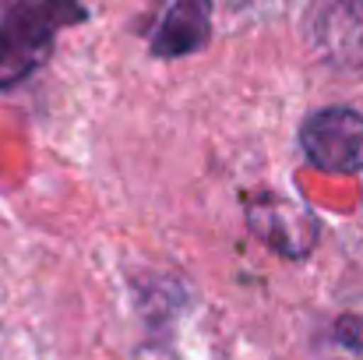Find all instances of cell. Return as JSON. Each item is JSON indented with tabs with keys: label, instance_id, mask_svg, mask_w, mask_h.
<instances>
[{
	"label": "cell",
	"instance_id": "6da1fadb",
	"mask_svg": "<svg viewBox=\"0 0 363 360\" xmlns=\"http://www.w3.org/2000/svg\"><path fill=\"white\" fill-rule=\"evenodd\" d=\"M64 11H82L74 0H28L14 4L0 14V89L18 85L25 75H32L53 50V36L67 18L82 14H64Z\"/></svg>",
	"mask_w": 363,
	"mask_h": 360
},
{
	"label": "cell",
	"instance_id": "7a4b0ae2",
	"mask_svg": "<svg viewBox=\"0 0 363 360\" xmlns=\"http://www.w3.org/2000/svg\"><path fill=\"white\" fill-rule=\"evenodd\" d=\"M300 145L318 170L353 177L363 170V117L350 107L318 110L303 120Z\"/></svg>",
	"mask_w": 363,
	"mask_h": 360
},
{
	"label": "cell",
	"instance_id": "3957f363",
	"mask_svg": "<svg viewBox=\"0 0 363 360\" xmlns=\"http://www.w3.org/2000/svg\"><path fill=\"white\" fill-rule=\"evenodd\" d=\"M250 230L268 247H275L279 254L303 258L318 240V219L293 202L261 198V202L250 205Z\"/></svg>",
	"mask_w": 363,
	"mask_h": 360
},
{
	"label": "cell",
	"instance_id": "277c9868",
	"mask_svg": "<svg viewBox=\"0 0 363 360\" xmlns=\"http://www.w3.org/2000/svg\"><path fill=\"white\" fill-rule=\"evenodd\" d=\"M208 11L212 0H169L152 36V53L159 57H187L208 39Z\"/></svg>",
	"mask_w": 363,
	"mask_h": 360
},
{
	"label": "cell",
	"instance_id": "5b68a950",
	"mask_svg": "<svg viewBox=\"0 0 363 360\" xmlns=\"http://www.w3.org/2000/svg\"><path fill=\"white\" fill-rule=\"evenodd\" d=\"M325 46L335 57H363V4L339 0L325 18Z\"/></svg>",
	"mask_w": 363,
	"mask_h": 360
},
{
	"label": "cell",
	"instance_id": "8992f818",
	"mask_svg": "<svg viewBox=\"0 0 363 360\" xmlns=\"http://www.w3.org/2000/svg\"><path fill=\"white\" fill-rule=\"evenodd\" d=\"M138 360H173V357H169V354H162V350H145Z\"/></svg>",
	"mask_w": 363,
	"mask_h": 360
}]
</instances>
